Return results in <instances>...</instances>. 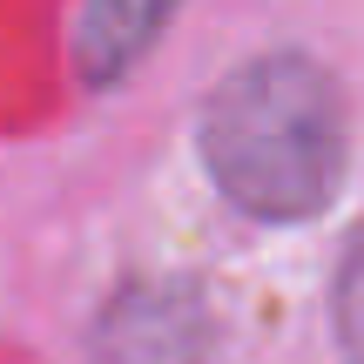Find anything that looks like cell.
I'll return each mask as SVG.
<instances>
[{
	"label": "cell",
	"mask_w": 364,
	"mask_h": 364,
	"mask_svg": "<svg viewBox=\"0 0 364 364\" xmlns=\"http://www.w3.org/2000/svg\"><path fill=\"white\" fill-rule=\"evenodd\" d=\"M196 149L230 209L257 223H311L338 203L351 169L344 88L297 48L250 54L203 102Z\"/></svg>",
	"instance_id": "obj_1"
},
{
	"label": "cell",
	"mask_w": 364,
	"mask_h": 364,
	"mask_svg": "<svg viewBox=\"0 0 364 364\" xmlns=\"http://www.w3.org/2000/svg\"><path fill=\"white\" fill-rule=\"evenodd\" d=\"M209 304L182 277L122 284L95 317V364H209Z\"/></svg>",
	"instance_id": "obj_2"
},
{
	"label": "cell",
	"mask_w": 364,
	"mask_h": 364,
	"mask_svg": "<svg viewBox=\"0 0 364 364\" xmlns=\"http://www.w3.org/2000/svg\"><path fill=\"white\" fill-rule=\"evenodd\" d=\"M182 0H88L75 27V61L88 88H115L149 61L162 34H169Z\"/></svg>",
	"instance_id": "obj_3"
},
{
	"label": "cell",
	"mask_w": 364,
	"mask_h": 364,
	"mask_svg": "<svg viewBox=\"0 0 364 364\" xmlns=\"http://www.w3.org/2000/svg\"><path fill=\"white\" fill-rule=\"evenodd\" d=\"M331 317H338L344 358L364 364V230L351 236V250H344V263H338V297H331Z\"/></svg>",
	"instance_id": "obj_4"
}]
</instances>
